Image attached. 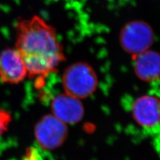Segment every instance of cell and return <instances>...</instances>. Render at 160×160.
Wrapping results in <instances>:
<instances>
[{
  "label": "cell",
  "instance_id": "obj_8",
  "mask_svg": "<svg viewBox=\"0 0 160 160\" xmlns=\"http://www.w3.org/2000/svg\"><path fill=\"white\" fill-rule=\"evenodd\" d=\"M133 71L143 82L158 81L160 79V53L149 49L135 56Z\"/></svg>",
  "mask_w": 160,
  "mask_h": 160
},
{
  "label": "cell",
  "instance_id": "obj_2",
  "mask_svg": "<svg viewBox=\"0 0 160 160\" xmlns=\"http://www.w3.org/2000/svg\"><path fill=\"white\" fill-rule=\"evenodd\" d=\"M62 82L65 93L82 99L96 92L98 79L94 69L89 64L81 62L70 65L66 69Z\"/></svg>",
  "mask_w": 160,
  "mask_h": 160
},
{
  "label": "cell",
  "instance_id": "obj_7",
  "mask_svg": "<svg viewBox=\"0 0 160 160\" xmlns=\"http://www.w3.org/2000/svg\"><path fill=\"white\" fill-rule=\"evenodd\" d=\"M28 70L18 50L6 49L0 53V79L6 83L17 84L26 78Z\"/></svg>",
  "mask_w": 160,
  "mask_h": 160
},
{
  "label": "cell",
  "instance_id": "obj_1",
  "mask_svg": "<svg viewBox=\"0 0 160 160\" xmlns=\"http://www.w3.org/2000/svg\"><path fill=\"white\" fill-rule=\"evenodd\" d=\"M16 49L22 56L30 78L43 79L56 71L65 59L56 31L38 16L18 22Z\"/></svg>",
  "mask_w": 160,
  "mask_h": 160
},
{
  "label": "cell",
  "instance_id": "obj_5",
  "mask_svg": "<svg viewBox=\"0 0 160 160\" xmlns=\"http://www.w3.org/2000/svg\"><path fill=\"white\" fill-rule=\"evenodd\" d=\"M132 117L139 126L154 129L160 126V99L152 95H143L132 105Z\"/></svg>",
  "mask_w": 160,
  "mask_h": 160
},
{
  "label": "cell",
  "instance_id": "obj_3",
  "mask_svg": "<svg viewBox=\"0 0 160 160\" xmlns=\"http://www.w3.org/2000/svg\"><path fill=\"white\" fill-rule=\"evenodd\" d=\"M155 34L152 28L146 22L135 20L127 23L119 35L122 48L134 57L151 49Z\"/></svg>",
  "mask_w": 160,
  "mask_h": 160
},
{
  "label": "cell",
  "instance_id": "obj_6",
  "mask_svg": "<svg viewBox=\"0 0 160 160\" xmlns=\"http://www.w3.org/2000/svg\"><path fill=\"white\" fill-rule=\"evenodd\" d=\"M52 115L66 124H76L83 119L84 107L81 99L63 93L55 96L51 103Z\"/></svg>",
  "mask_w": 160,
  "mask_h": 160
},
{
  "label": "cell",
  "instance_id": "obj_4",
  "mask_svg": "<svg viewBox=\"0 0 160 160\" xmlns=\"http://www.w3.org/2000/svg\"><path fill=\"white\" fill-rule=\"evenodd\" d=\"M34 135L39 148L53 151L61 147L68 136V125L52 114L40 119L34 128Z\"/></svg>",
  "mask_w": 160,
  "mask_h": 160
},
{
  "label": "cell",
  "instance_id": "obj_9",
  "mask_svg": "<svg viewBox=\"0 0 160 160\" xmlns=\"http://www.w3.org/2000/svg\"><path fill=\"white\" fill-rule=\"evenodd\" d=\"M12 120L11 113L6 109H0V136L8 131Z\"/></svg>",
  "mask_w": 160,
  "mask_h": 160
}]
</instances>
